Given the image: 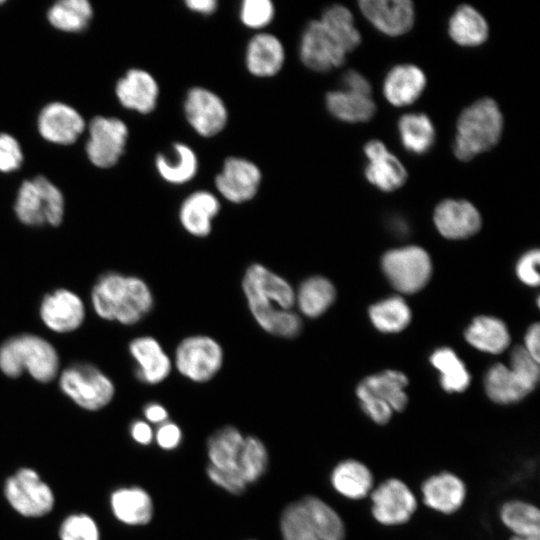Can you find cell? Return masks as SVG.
I'll list each match as a JSON object with an SVG mask.
<instances>
[{
    "mask_svg": "<svg viewBox=\"0 0 540 540\" xmlns=\"http://www.w3.org/2000/svg\"><path fill=\"white\" fill-rule=\"evenodd\" d=\"M301 502L321 540L345 539L344 523L328 504L314 496H306Z\"/></svg>",
    "mask_w": 540,
    "mask_h": 540,
    "instance_id": "74e56055",
    "label": "cell"
},
{
    "mask_svg": "<svg viewBox=\"0 0 540 540\" xmlns=\"http://www.w3.org/2000/svg\"><path fill=\"white\" fill-rule=\"evenodd\" d=\"M23 161V154L18 141L11 135L0 133V172L18 169Z\"/></svg>",
    "mask_w": 540,
    "mask_h": 540,
    "instance_id": "c3c4849f",
    "label": "cell"
},
{
    "mask_svg": "<svg viewBox=\"0 0 540 540\" xmlns=\"http://www.w3.org/2000/svg\"><path fill=\"white\" fill-rule=\"evenodd\" d=\"M364 153L369 160L364 170L369 183L385 192L394 191L405 183L407 172L404 166L381 141L366 143Z\"/></svg>",
    "mask_w": 540,
    "mask_h": 540,
    "instance_id": "d6986e66",
    "label": "cell"
},
{
    "mask_svg": "<svg viewBox=\"0 0 540 540\" xmlns=\"http://www.w3.org/2000/svg\"><path fill=\"white\" fill-rule=\"evenodd\" d=\"M59 387L78 406L92 411L105 407L115 394L111 379L87 363H75L62 370Z\"/></svg>",
    "mask_w": 540,
    "mask_h": 540,
    "instance_id": "52a82bcc",
    "label": "cell"
},
{
    "mask_svg": "<svg viewBox=\"0 0 540 540\" xmlns=\"http://www.w3.org/2000/svg\"><path fill=\"white\" fill-rule=\"evenodd\" d=\"M407 377L395 370H386L366 377L359 383L356 394L364 413L376 424L389 422L394 411L401 412L408 403L405 387Z\"/></svg>",
    "mask_w": 540,
    "mask_h": 540,
    "instance_id": "5b68a950",
    "label": "cell"
},
{
    "mask_svg": "<svg viewBox=\"0 0 540 540\" xmlns=\"http://www.w3.org/2000/svg\"><path fill=\"white\" fill-rule=\"evenodd\" d=\"M363 15L382 33L399 36L408 32L414 22V8L408 0H362Z\"/></svg>",
    "mask_w": 540,
    "mask_h": 540,
    "instance_id": "e0dca14e",
    "label": "cell"
},
{
    "mask_svg": "<svg viewBox=\"0 0 540 540\" xmlns=\"http://www.w3.org/2000/svg\"><path fill=\"white\" fill-rule=\"evenodd\" d=\"M121 105L141 114L151 113L157 105L159 86L155 78L142 69H130L115 88Z\"/></svg>",
    "mask_w": 540,
    "mask_h": 540,
    "instance_id": "603a6c76",
    "label": "cell"
},
{
    "mask_svg": "<svg viewBox=\"0 0 540 540\" xmlns=\"http://www.w3.org/2000/svg\"><path fill=\"white\" fill-rule=\"evenodd\" d=\"M242 290L252 316L264 331L283 338L299 335L302 321L293 311L295 289L286 279L254 263L245 271Z\"/></svg>",
    "mask_w": 540,
    "mask_h": 540,
    "instance_id": "6da1fadb",
    "label": "cell"
},
{
    "mask_svg": "<svg viewBox=\"0 0 540 540\" xmlns=\"http://www.w3.org/2000/svg\"><path fill=\"white\" fill-rule=\"evenodd\" d=\"M5 495L11 506L27 517L43 516L54 504V496L49 486L29 468L19 470L7 480Z\"/></svg>",
    "mask_w": 540,
    "mask_h": 540,
    "instance_id": "8fae6325",
    "label": "cell"
},
{
    "mask_svg": "<svg viewBox=\"0 0 540 540\" xmlns=\"http://www.w3.org/2000/svg\"><path fill=\"white\" fill-rule=\"evenodd\" d=\"M510 369L532 392L539 381V362L523 346H517L513 349Z\"/></svg>",
    "mask_w": 540,
    "mask_h": 540,
    "instance_id": "bcb514c9",
    "label": "cell"
},
{
    "mask_svg": "<svg viewBox=\"0 0 540 540\" xmlns=\"http://www.w3.org/2000/svg\"><path fill=\"white\" fill-rule=\"evenodd\" d=\"M131 434L134 440L140 444H149L153 436L151 427L143 421H136L133 423Z\"/></svg>",
    "mask_w": 540,
    "mask_h": 540,
    "instance_id": "9f6ffc18",
    "label": "cell"
},
{
    "mask_svg": "<svg viewBox=\"0 0 540 540\" xmlns=\"http://www.w3.org/2000/svg\"><path fill=\"white\" fill-rule=\"evenodd\" d=\"M465 338L473 347L492 354L503 352L510 343L506 325L490 316L475 318L466 329Z\"/></svg>",
    "mask_w": 540,
    "mask_h": 540,
    "instance_id": "1f68e13d",
    "label": "cell"
},
{
    "mask_svg": "<svg viewBox=\"0 0 540 540\" xmlns=\"http://www.w3.org/2000/svg\"><path fill=\"white\" fill-rule=\"evenodd\" d=\"M502 523L518 537H540V511L530 503L511 500L500 510Z\"/></svg>",
    "mask_w": 540,
    "mask_h": 540,
    "instance_id": "8d00e7d4",
    "label": "cell"
},
{
    "mask_svg": "<svg viewBox=\"0 0 540 540\" xmlns=\"http://www.w3.org/2000/svg\"><path fill=\"white\" fill-rule=\"evenodd\" d=\"M62 192L44 176L24 181L17 193L14 211L28 226H59L64 217Z\"/></svg>",
    "mask_w": 540,
    "mask_h": 540,
    "instance_id": "8992f818",
    "label": "cell"
},
{
    "mask_svg": "<svg viewBox=\"0 0 540 540\" xmlns=\"http://www.w3.org/2000/svg\"><path fill=\"white\" fill-rule=\"evenodd\" d=\"M156 440L164 449L175 448L181 440V431L174 423H163L157 430Z\"/></svg>",
    "mask_w": 540,
    "mask_h": 540,
    "instance_id": "f5cc1de1",
    "label": "cell"
},
{
    "mask_svg": "<svg viewBox=\"0 0 540 540\" xmlns=\"http://www.w3.org/2000/svg\"><path fill=\"white\" fill-rule=\"evenodd\" d=\"M85 305L73 291L59 288L46 294L39 307L43 324L59 334L77 330L85 320Z\"/></svg>",
    "mask_w": 540,
    "mask_h": 540,
    "instance_id": "2e32d148",
    "label": "cell"
},
{
    "mask_svg": "<svg viewBox=\"0 0 540 540\" xmlns=\"http://www.w3.org/2000/svg\"><path fill=\"white\" fill-rule=\"evenodd\" d=\"M243 442V436L234 427L226 426L218 430L208 441L211 465L222 470H238V458Z\"/></svg>",
    "mask_w": 540,
    "mask_h": 540,
    "instance_id": "d590c367",
    "label": "cell"
},
{
    "mask_svg": "<svg viewBox=\"0 0 540 540\" xmlns=\"http://www.w3.org/2000/svg\"><path fill=\"white\" fill-rule=\"evenodd\" d=\"M342 83L347 91L370 97L372 87L367 79L355 70L347 71L342 78Z\"/></svg>",
    "mask_w": 540,
    "mask_h": 540,
    "instance_id": "816d5d0a",
    "label": "cell"
},
{
    "mask_svg": "<svg viewBox=\"0 0 540 540\" xmlns=\"http://www.w3.org/2000/svg\"><path fill=\"white\" fill-rule=\"evenodd\" d=\"M382 268L392 286L408 294L422 289L432 270L428 253L417 246L388 251L382 258Z\"/></svg>",
    "mask_w": 540,
    "mask_h": 540,
    "instance_id": "9c48e42d",
    "label": "cell"
},
{
    "mask_svg": "<svg viewBox=\"0 0 540 540\" xmlns=\"http://www.w3.org/2000/svg\"><path fill=\"white\" fill-rule=\"evenodd\" d=\"M425 86L426 77L419 67L401 64L388 72L384 80L383 92L392 105L405 106L417 100Z\"/></svg>",
    "mask_w": 540,
    "mask_h": 540,
    "instance_id": "484cf974",
    "label": "cell"
},
{
    "mask_svg": "<svg viewBox=\"0 0 540 540\" xmlns=\"http://www.w3.org/2000/svg\"><path fill=\"white\" fill-rule=\"evenodd\" d=\"M262 180L260 168L242 157H228L215 177V187L220 195L234 204L252 200Z\"/></svg>",
    "mask_w": 540,
    "mask_h": 540,
    "instance_id": "9a60e30c",
    "label": "cell"
},
{
    "mask_svg": "<svg viewBox=\"0 0 540 540\" xmlns=\"http://www.w3.org/2000/svg\"><path fill=\"white\" fill-rule=\"evenodd\" d=\"M86 153L97 167L114 166L125 151L128 138L126 124L114 117L97 116L90 121Z\"/></svg>",
    "mask_w": 540,
    "mask_h": 540,
    "instance_id": "30bf717a",
    "label": "cell"
},
{
    "mask_svg": "<svg viewBox=\"0 0 540 540\" xmlns=\"http://www.w3.org/2000/svg\"><path fill=\"white\" fill-rule=\"evenodd\" d=\"M146 419L152 423H162L168 417L166 409L157 403L148 404L144 409Z\"/></svg>",
    "mask_w": 540,
    "mask_h": 540,
    "instance_id": "6f0895ef",
    "label": "cell"
},
{
    "mask_svg": "<svg viewBox=\"0 0 540 540\" xmlns=\"http://www.w3.org/2000/svg\"><path fill=\"white\" fill-rule=\"evenodd\" d=\"M60 358L56 348L35 334L13 336L0 346V371L17 378L24 372L36 381L48 383L58 376Z\"/></svg>",
    "mask_w": 540,
    "mask_h": 540,
    "instance_id": "3957f363",
    "label": "cell"
},
{
    "mask_svg": "<svg viewBox=\"0 0 540 540\" xmlns=\"http://www.w3.org/2000/svg\"><path fill=\"white\" fill-rule=\"evenodd\" d=\"M421 491L424 504L443 514L458 511L466 498L464 482L450 472H441L427 478Z\"/></svg>",
    "mask_w": 540,
    "mask_h": 540,
    "instance_id": "cb8c5ba5",
    "label": "cell"
},
{
    "mask_svg": "<svg viewBox=\"0 0 540 540\" xmlns=\"http://www.w3.org/2000/svg\"><path fill=\"white\" fill-rule=\"evenodd\" d=\"M91 303L98 317L122 325H133L148 315L154 299L143 279L108 272L94 284Z\"/></svg>",
    "mask_w": 540,
    "mask_h": 540,
    "instance_id": "7a4b0ae2",
    "label": "cell"
},
{
    "mask_svg": "<svg viewBox=\"0 0 540 540\" xmlns=\"http://www.w3.org/2000/svg\"><path fill=\"white\" fill-rule=\"evenodd\" d=\"M284 540H321L301 501L288 505L281 518Z\"/></svg>",
    "mask_w": 540,
    "mask_h": 540,
    "instance_id": "7bdbcfd3",
    "label": "cell"
},
{
    "mask_svg": "<svg viewBox=\"0 0 540 540\" xmlns=\"http://www.w3.org/2000/svg\"><path fill=\"white\" fill-rule=\"evenodd\" d=\"M325 105L334 118L349 123L369 121L376 111L375 103L370 97L347 90L328 92Z\"/></svg>",
    "mask_w": 540,
    "mask_h": 540,
    "instance_id": "f1b7e54d",
    "label": "cell"
},
{
    "mask_svg": "<svg viewBox=\"0 0 540 540\" xmlns=\"http://www.w3.org/2000/svg\"><path fill=\"white\" fill-rule=\"evenodd\" d=\"M369 316L378 330L394 333L406 328L411 320V311L402 298L393 296L372 305Z\"/></svg>",
    "mask_w": 540,
    "mask_h": 540,
    "instance_id": "b9f144b4",
    "label": "cell"
},
{
    "mask_svg": "<svg viewBox=\"0 0 540 540\" xmlns=\"http://www.w3.org/2000/svg\"><path fill=\"white\" fill-rule=\"evenodd\" d=\"M398 132L404 148L417 155L430 150L435 142V129L426 114L410 113L398 121Z\"/></svg>",
    "mask_w": 540,
    "mask_h": 540,
    "instance_id": "e575fe53",
    "label": "cell"
},
{
    "mask_svg": "<svg viewBox=\"0 0 540 540\" xmlns=\"http://www.w3.org/2000/svg\"><path fill=\"white\" fill-rule=\"evenodd\" d=\"M346 52L319 20L309 22L300 39L301 62L315 72H328L340 67Z\"/></svg>",
    "mask_w": 540,
    "mask_h": 540,
    "instance_id": "5bb4252c",
    "label": "cell"
},
{
    "mask_svg": "<svg viewBox=\"0 0 540 540\" xmlns=\"http://www.w3.org/2000/svg\"><path fill=\"white\" fill-rule=\"evenodd\" d=\"M285 48L280 39L267 32L255 34L247 43L245 66L258 78H269L278 74L285 63Z\"/></svg>",
    "mask_w": 540,
    "mask_h": 540,
    "instance_id": "7402d4cb",
    "label": "cell"
},
{
    "mask_svg": "<svg viewBox=\"0 0 540 540\" xmlns=\"http://www.w3.org/2000/svg\"><path fill=\"white\" fill-rule=\"evenodd\" d=\"M155 166L160 177L167 183L182 185L191 181L198 171L195 151L181 142L173 144L172 155L158 154Z\"/></svg>",
    "mask_w": 540,
    "mask_h": 540,
    "instance_id": "83f0119b",
    "label": "cell"
},
{
    "mask_svg": "<svg viewBox=\"0 0 540 540\" xmlns=\"http://www.w3.org/2000/svg\"><path fill=\"white\" fill-rule=\"evenodd\" d=\"M219 199L206 190L194 191L180 205L179 221L186 232L206 237L212 230L213 219L220 211Z\"/></svg>",
    "mask_w": 540,
    "mask_h": 540,
    "instance_id": "d4e9b609",
    "label": "cell"
},
{
    "mask_svg": "<svg viewBox=\"0 0 540 540\" xmlns=\"http://www.w3.org/2000/svg\"><path fill=\"white\" fill-rule=\"evenodd\" d=\"M434 223L448 239H462L475 234L481 227L478 210L466 200L447 199L434 211Z\"/></svg>",
    "mask_w": 540,
    "mask_h": 540,
    "instance_id": "44dd1931",
    "label": "cell"
},
{
    "mask_svg": "<svg viewBox=\"0 0 540 540\" xmlns=\"http://www.w3.org/2000/svg\"><path fill=\"white\" fill-rule=\"evenodd\" d=\"M347 53L361 42V36L354 26L351 12L342 5L326 8L319 20Z\"/></svg>",
    "mask_w": 540,
    "mask_h": 540,
    "instance_id": "60d3db41",
    "label": "cell"
},
{
    "mask_svg": "<svg viewBox=\"0 0 540 540\" xmlns=\"http://www.w3.org/2000/svg\"><path fill=\"white\" fill-rule=\"evenodd\" d=\"M92 14L91 4L86 0H62L51 6L47 17L59 30L78 32L87 27Z\"/></svg>",
    "mask_w": 540,
    "mask_h": 540,
    "instance_id": "ab89813d",
    "label": "cell"
},
{
    "mask_svg": "<svg viewBox=\"0 0 540 540\" xmlns=\"http://www.w3.org/2000/svg\"><path fill=\"white\" fill-rule=\"evenodd\" d=\"M209 478L217 485L233 494H240L245 490L246 482L238 470H222L211 464L207 468Z\"/></svg>",
    "mask_w": 540,
    "mask_h": 540,
    "instance_id": "681fc988",
    "label": "cell"
},
{
    "mask_svg": "<svg viewBox=\"0 0 540 540\" xmlns=\"http://www.w3.org/2000/svg\"><path fill=\"white\" fill-rule=\"evenodd\" d=\"M539 250L534 249L525 253L516 265V273L519 279L529 285L537 286L539 284Z\"/></svg>",
    "mask_w": 540,
    "mask_h": 540,
    "instance_id": "f907efd6",
    "label": "cell"
},
{
    "mask_svg": "<svg viewBox=\"0 0 540 540\" xmlns=\"http://www.w3.org/2000/svg\"><path fill=\"white\" fill-rule=\"evenodd\" d=\"M62 540H99L96 523L87 515H72L61 526Z\"/></svg>",
    "mask_w": 540,
    "mask_h": 540,
    "instance_id": "7dc6e473",
    "label": "cell"
},
{
    "mask_svg": "<svg viewBox=\"0 0 540 540\" xmlns=\"http://www.w3.org/2000/svg\"><path fill=\"white\" fill-rule=\"evenodd\" d=\"M185 5L188 10L194 13L211 15L217 10L218 2L215 0H187Z\"/></svg>",
    "mask_w": 540,
    "mask_h": 540,
    "instance_id": "11a10c76",
    "label": "cell"
},
{
    "mask_svg": "<svg viewBox=\"0 0 540 540\" xmlns=\"http://www.w3.org/2000/svg\"><path fill=\"white\" fill-rule=\"evenodd\" d=\"M502 128L503 117L497 103L491 98L479 99L458 118L454 155L461 161H469L488 151L498 143Z\"/></svg>",
    "mask_w": 540,
    "mask_h": 540,
    "instance_id": "277c9868",
    "label": "cell"
},
{
    "mask_svg": "<svg viewBox=\"0 0 540 540\" xmlns=\"http://www.w3.org/2000/svg\"><path fill=\"white\" fill-rule=\"evenodd\" d=\"M115 516L130 525H142L150 521L153 513L149 495L140 488H123L111 497Z\"/></svg>",
    "mask_w": 540,
    "mask_h": 540,
    "instance_id": "d6a6232c",
    "label": "cell"
},
{
    "mask_svg": "<svg viewBox=\"0 0 540 540\" xmlns=\"http://www.w3.org/2000/svg\"><path fill=\"white\" fill-rule=\"evenodd\" d=\"M525 350L537 361L540 360V326L533 324L525 335Z\"/></svg>",
    "mask_w": 540,
    "mask_h": 540,
    "instance_id": "db71d44e",
    "label": "cell"
},
{
    "mask_svg": "<svg viewBox=\"0 0 540 540\" xmlns=\"http://www.w3.org/2000/svg\"><path fill=\"white\" fill-rule=\"evenodd\" d=\"M431 364L440 372V384L449 393L463 392L470 384V375L456 353L447 347L439 348L430 357Z\"/></svg>",
    "mask_w": 540,
    "mask_h": 540,
    "instance_id": "f35d334b",
    "label": "cell"
},
{
    "mask_svg": "<svg viewBox=\"0 0 540 540\" xmlns=\"http://www.w3.org/2000/svg\"><path fill=\"white\" fill-rule=\"evenodd\" d=\"M331 483L342 496L359 500L371 493L373 475L362 462L347 459L340 462L332 471Z\"/></svg>",
    "mask_w": 540,
    "mask_h": 540,
    "instance_id": "4316f807",
    "label": "cell"
},
{
    "mask_svg": "<svg viewBox=\"0 0 540 540\" xmlns=\"http://www.w3.org/2000/svg\"><path fill=\"white\" fill-rule=\"evenodd\" d=\"M275 16L270 0H244L239 8V18L244 26L259 30L269 25Z\"/></svg>",
    "mask_w": 540,
    "mask_h": 540,
    "instance_id": "f6af8a7d",
    "label": "cell"
},
{
    "mask_svg": "<svg viewBox=\"0 0 540 540\" xmlns=\"http://www.w3.org/2000/svg\"><path fill=\"white\" fill-rule=\"evenodd\" d=\"M268 455L263 443L255 437L244 438L238 458V470L246 483L256 481L266 470Z\"/></svg>",
    "mask_w": 540,
    "mask_h": 540,
    "instance_id": "ee69618b",
    "label": "cell"
},
{
    "mask_svg": "<svg viewBox=\"0 0 540 540\" xmlns=\"http://www.w3.org/2000/svg\"><path fill=\"white\" fill-rule=\"evenodd\" d=\"M372 515L385 526H397L408 522L417 509V499L410 488L400 479L390 478L370 493Z\"/></svg>",
    "mask_w": 540,
    "mask_h": 540,
    "instance_id": "4fadbf2b",
    "label": "cell"
},
{
    "mask_svg": "<svg viewBox=\"0 0 540 540\" xmlns=\"http://www.w3.org/2000/svg\"><path fill=\"white\" fill-rule=\"evenodd\" d=\"M448 32L457 44L474 47L486 41L488 25L476 9L469 5H462L450 17Z\"/></svg>",
    "mask_w": 540,
    "mask_h": 540,
    "instance_id": "f546056e",
    "label": "cell"
},
{
    "mask_svg": "<svg viewBox=\"0 0 540 540\" xmlns=\"http://www.w3.org/2000/svg\"><path fill=\"white\" fill-rule=\"evenodd\" d=\"M510 540H540V537H518L512 536Z\"/></svg>",
    "mask_w": 540,
    "mask_h": 540,
    "instance_id": "680465c9",
    "label": "cell"
},
{
    "mask_svg": "<svg viewBox=\"0 0 540 540\" xmlns=\"http://www.w3.org/2000/svg\"><path fill=\"white\" fill-rule=\"evenodd\" d=\"M183 110L188 124L202 137L219 134L228 122V110L224 101L204 87H192L187 92Z\"/></svg>",
    "mask_w": 540,
    "mask_h": 540,
    "instance_id": "7c38bea8",
    "label": "cell"
},
{
    "mask_svg": "<svg viewBox=\"0 0 540 540\" xmlns=\"http://www.w3.org/2000/svg\"><path fill=\"white\" fill-rule=\"evenodd\" d=\"M129 352L136 363L135 374L143 383L159 384L170 375L173 362L155 338L140 336L133 339Z\"/></svg>",
    "mask_w": 540,
    "mask_h": 540,
    "instance_id": "ffe728a7",
    "label": "cell"
},
{
    "mask_svg": "<svg viewBox=\"0 0 540 540\" xmlns=\"http://www.w3.org/2000/svg\"><path fill=\"white\" fill-rule=\"evenodd\" d=\"M37 125L44 139L62 145L74 143L85 128L84 119L78 111L60 102L45 106L39 114Z\"/></svg>",
    "mask_w": 540,
    "mask_h": 540,
    "instance_id": "ac0fdd59",
    "label": "cell"
},
{
    "mask_svg": "<svg viewBox=\"0 0 540 540\" xmlns=\"http://www.w3.org/2000/svg\"><path fill=\"white\" fill-rule=\"evenodd\" d=\"M336 296L333 284L322 276L304 280L295 290V306L306 317L322 315L334 302Z\"/></svg>",
    "mask_w": 540,
    "mask_h": 540,
    "instance_id": "4dcf8cb0",
    "label": "cell"
},
{
    "mask_svg": "<svg viewBox=\"0 0 540 540\" xmlns=\"http://www.w3.org/2000/svg\"><path fill=\"white\" fill-rule=\"evenodd\" d=\"M485 390L488 397L498 404L516 403L530 393L513 371L503 364L489 369L485 377Z\"/></svg>",
    "mask_w": 540,
    "mask_h": 540,
    "instance_id": "836d02e7",
    "label": "cell"
},
{
    "mask_svg": "<svg viewBox=\"0 0 540 540\" xmlns=\"http://www.w3.org/2000/svg\"><path fill=\"white\" fill-rule=\"evenodd\" d=\"M223 358V349L214 338L193 335L178 344L172 362L182 376L202 383L209 381L220 371Z\"/></svg>",
    "mask_w": 540,
    "mask_h": 540,
    "instance_id": "ba28073f",
    "label": "cell"
}]
</instances>
